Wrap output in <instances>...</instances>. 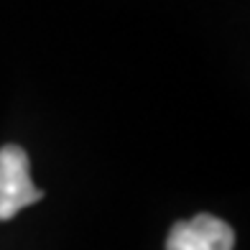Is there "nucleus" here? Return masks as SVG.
Instances as JSON below:
<instances>
[{
    "instance_id": "f257e3e1",
    "label": "nucleus",
    "mask_w": 250,
    "mask_h": 250,
    "mask_svg": "<svg viewBox=\"0 0 250 250\" xmlns=\"http://www.w3.org/2000/svg\"><path fill=\"white\" fill-rule=\"evenodd\" d=\"M43 191L31 181V161L21 146H3L0 148V220H10L39 202Z\"/></svg>"
},
{
    "instance_id": "f03ea898",
    "label": "nucleus",
    "mask_w": 250,
    "mask_h": 250,
    "mask_svg": "<svg viewBox=\"0 0 250 250\" xmlns=\"http://www.w3.org/2000/svg\"><path fill=\"white\" fill-rule=\"evenodd\" d=\"M232 227L212 214H197L189 222H176L168 232L166 250H232Z\"/></svg>"
}]
</instances>
